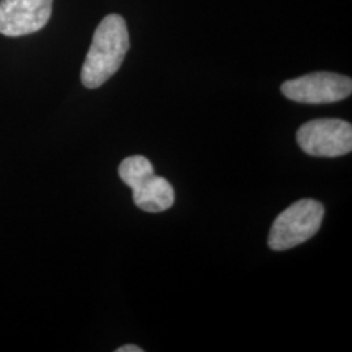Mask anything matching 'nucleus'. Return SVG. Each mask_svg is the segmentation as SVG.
I'll use <instances>...</instances> for the list:
<instances>
[{
    "mask_svg": "<svg viewBox=\"0 0 352 352\" xmlns=\"http://www.w3.org/2000/svg\"><path fill=\"white\" fill-rule=\"evenodd\" d=\"M129 50V33L120 14H109L97 26L81 69V81L88 89L102 87L122 67Z\"/></svg>",
    "mask_w": 352,
    "mask_h": 352,
    "instance_id": "1",
    "label": "nucleus"
},
{
    "mask_svg": "<svg viewBox=\"0 0 352 352\" xmlns=\"http://www.w3.org/2000/svg\"><path fill=\"white\" fill-rule=\"evenodd\" d=\"M325 209L321 202L304 199L278 215L270 228L269 247L273 251H286L314 238L320 230Z\"/></svg>",
    "mask_w": 352,
    "mask_h": 352,
    "instance_id": "2",
    "label": "nucleus"
},
{
    "mask_svg": "<svg viewBox=\"0 0 352 352\" xmlns=\"http://www.w3.org/2000/svg\"><path fill=\"white\" fill-rule=\"evenodd\" d=\"M296 141L312 157L337 158L351 153L352 126L340 119H316L299 128Z\"/></svg>",
    "mask_w": 352,
    "mask_h": 352,
    "instance_id": "3",
    "label": "nucleus"
},
{
    "mask_svg": "<svg viewBox=\"0 0 352 352\" xmlns=\"http://www.w3.org/2000/svg\"><path fill=\"white\" fill-rule=\"evenodd\" d=\"M286 98L305 104H325L343 101L352 93V80L334 72H315L282 84Z\"/></svg>",
    "mask_w": 352,
    "mask_h": 352,
    "instance_id": "4",
    "label": "nucleus"
},
{
    "mask_svg": "<svg viewBox=\"0 0 352 352\" xmlns=\"http://www.w3.org/2000/svg\"><path fill=\"white\" fill-rule=\"evenodd\" d=\"M51 13L52 0H0V34H33L46 26Z\"/></svg>",
    "mask_w": 352,
    "mask_h": 352,
    "instance_id": "5",
    "label": "nucleus"
},
{
    "mask_svg": "<svg viewBox=\"0 0 352 352\" xmlns=\"http://www.w3.org/2000/svg\"><path fill=\"white\" fill-rule=\"evenodd\" d=\"M133 201L142 212L162 213L175 201V192L168 180L155 174L142 179L132 187Z\"/></svg>",
    "mask_w": 352,
    "mask_h": 352,
    "instance_id": "6",
    "label": "nucleus"
},
{
    "mask_svg": "<svg viewBox=\"0 0 352 352\" xmlns=\"http://www.w3.org/2000/svg\"><path fill=\"white\" fill-rule=\"evenodd\" d=\"M154 174L151 161L142 155H132L119 166V176L129 188L136 186L142 179Z\"/></svg>",
    "mask_w": 352,
    "mask_h": 352,
    "instance_id": "7",
    "label": "nucleus"
},
{
    "mask_svg": "<svg viewBox=\"0 0 352 352\" xmlns=\"http://www.w3.org/2000/svg\"><path fill=\"white\" fill-rule=\"evenodd\" d=\"M116 352H144V350L139 346H135V344H126V346L119 347Z\"/></svg>",
    "mask_w": 352,
    "mask_h": 352,
    "instance_id": "8",
    "label": "nucleus"
}]
</instances>
